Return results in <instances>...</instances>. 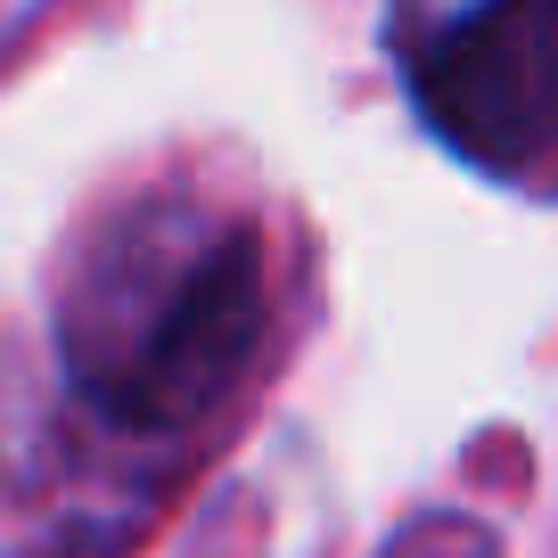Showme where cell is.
I'll return each mask as SVG.
<instances>
[{
  "instance_id": "2",
  "label": "cell",
  "mask_w": 558,
  "mask_h": 558,
  "mask_svg": "<svg viewBox=\"0 0 558 558\" xmlns=\"http://www.w3.org/2000/svg\"><path fill=\"white\" fill-rule=\"evenodd\" d=\"M402 83L469 165L518 173L558 132V9H452L402 25Z\"/></svg>"
},
{
  "instance_id": "1",
  "label": "cell",
  "mask_w": 558,
  "mask_h": 558,
  "mask_svg": "<svg viewBox=\"0 0 558 558\" xmlns=\"http://www.w3.org/2000/svg\"><path fill=\"white\" fill-rule=\"evenodd\" d=\"M263 329L255 230L206 197H148L83 263L58 304L66 378L116 427H190L246 369Z\"/></svg>"
}]
</instances>
